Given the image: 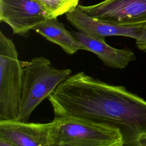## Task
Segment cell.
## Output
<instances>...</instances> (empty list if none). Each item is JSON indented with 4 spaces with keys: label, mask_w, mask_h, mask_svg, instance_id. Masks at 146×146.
Here are the masks:
<instances>
[{
    "label": "cell",
    "mask_w": 146,
    "mask_h": 146,
    "mask_svg": "<svg viewBox=\"0 0 146 146\" xmlns=\"http://www.w3.org/2000/svg\"><path fill=\"white\" fill-rule=\"evenodd\" d=\"M55 116H70L119 129L123 145L146 146V101L124 87L83 71L70 75L48 98Z\"/></svg>",
    "instance_id": "obj_1"
},
{
    "label": "cell",
    "mask_w": 146,
    "mask_h": 146,
    "mask_svg": "<svg viewBox=\"0 0 146 146\" xmlns=\"http://www.w3.org/2000/svg\"><path fill=\"white\" fill-rule=\"evenodd\" d=\"M69 68H57L44 56L24 61L20 111L17 120L28 122L36 107L71 74Z\"/></svg>",
    "instance_id": "obj_2"
},
{
    "label": "cell",
    "mask_w": 146,
    "mask_h": 146,
    "mask_svg": "<svg viewBox=\"0 0 146 146\" xmlns=\"http://www.w3.org/2000/svg\"><path fill=\"white\" fill-rule=\"evenodd\" d=\"M71 33L80 42V50L95 54L107 67L123 69L136 59L134 52L129 49L112 47L106 42L105 39L79 31H71Z\"/></svg>",
    "instance_id": "obj_9"
},
{
    "label": "cell",
    "mask_w": 146,
    "mask_h": 146,
    "mask_svg": "<svg viewBox=\"0 0 146 146\" xmlns=\"http://www.w3.org/2000/svg\"><path fill=\"white\" fill-rule=\"evenodd\" d=\"M23 63L12 40L0 31V120H17L20 111Z\"/></svg>",
    "instance_id": "obj_4"
},
{
    "label": "cell",
    "mask_w": 146,
    "mask_h": 146,
    "mask_svg": "<svg viewBox=\"0 0 146 146\" xmlns=\"http://www.w3.org/2000/svg\"><path fill=\"white\" fill-rule=\"evenodd\" d=\"M48 12L50 18H58L78 7L80 0H36Z\"/></svg>",
    "instance_id": "obj_11"
},
{
    "label": "cell",
    "mask_w": 146,
    "mask_h": 146,
    "mask_svg": "<svg viewBox=\"0 0 146 146\" xmlns=\"http://www.w3.org/2000/svg\"><path fill=\"white\" fill-rule=\"evenodd\" d=\"M53 121L29 123L0 120V138L11 146H50Z\"/></svg>",
    "instance_id": "obj_7"
},
{
    "label": "cell",
    "mask_w": 146,
    "mask_h": 146,
    "mask_svg": "<svg viewBox=\"0 0 146 146\" xmlns=\"http://www.w3.org/2000/svg\"><path fill=\"white\" fill-rule=\"evenodd\" d=\"M136 44L140 50L146 51V24L143 25L139 37L136 39Z\"/></svg>",
    "instance_id": "obj_12"
},
{
    "label": "cell",
    "mask_w": 146,
    "mask_h": 146,
    "mask_svg": "<svg viewBox=\"0 0 146 146\" xmlns=\"http://www.w3.org/2000/svg\"><path fill=\"white\" fill-rule=\"evenodd\" d=\"M66 15L67 21L78 31L103 39L107 36H123L136 40L144 25L121 26L104 22L88 15L78 6Z\"/></svg>",
    "instance_id": "obj_8"
},
{
    "label": "cell",
    "mask_w": 146,
    "mask_h": 146,
    "mask_svg": "<svg viewBox=\"0 0 146 146\" xmlns=\"http://www.w3.org/2000/svg\"><path fill=\"white\" fill-rule=\"evenodd\" d=\"M33 30L47 40L59 46L69 55H72L80 50V42L56 18H48L36 26Z\"/></svg>",
    "instance_id": "obj_10"
},
{
    "label": "cell",
    "mask_w": 146,
    "mask_h": 146,
    "mask_svg": "<svg viewBox=\"0 0 146 146\" xmlns=\"http://www.w3.org/2000/svg\"><path fill=\"white\" fill-rule=\"evenodd\" d=\"M48 18V12L36 0H0V21L15 34L27 37L31 30Z\"/></svg>",
    "instance_id": "obj_6"
},
{
    "label": "cell",
    "mask_w": 146,
    "mask_h": 146,
    "mask_svg": "<svg viewBox=\"0 0 146 146\" xmlns=\"http://www.w3.org/2000/svg\"><path fill=\"white\" fill-rule=\"evenodd\" d=\"M50 146H123L119 129L70 116H55Z\"/></svg>",
    "instance_id": "obj_3"
},
{
    "label": "cell",
    "mask_w": 146,
    "mask_h": 146,
    "mask_svg": "<svg viewBox=\"0 0 146 146\" xmlns=\"http://www.w3.org/2000/svg\"><path fill=\"white\" fill-rule=\"evenodd\" d=\"M78 6L88 15L108 23L121 26L146 24V0H104Z\"/></svg>",
    "instance_id": "obj_5"
}]
</instances>
